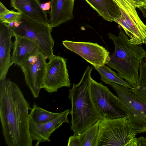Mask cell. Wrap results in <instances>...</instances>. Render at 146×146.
Instances as JSON below:
<instances>
[{
  "label": "cell",
  "mask_w": 146,
  "mask_h": 146,
  "mask_svg": "<svg viewBox=\"0 0 146 146\" xmlns=\"http://www.w3.org/2000/svg\"><path fill=\"white\" fill-rule=\"evenodd\" d=\"M66 61L62 57L55 55L49 60L41 88L51 93L62 87L71 86Z\"/></svg>",
  "instance_id": "9"
},
{
  "label": "cell",
  "mask_w": 146,
  "mask_h": 146,
  "mask_svg": "<svg viewBox=\"0 0 146 146\" xmlns=\"http://www.w3.org/2000/svg\"><path fill=\"white\" fill-rule=\"evenodd\" d=\"M145 139H146V137H145Z\"/></svg>",
  "instance_id": "30"
},
{
  "label": "cell",
  "mask_w": 146,
  "mask_h": 146,
  "mask_svg": "<svg viewBox=\"0 0 146 146\" xmlns=\"http://www.w3.org/2000/svg\"><path fill=\"white\" fill-rule=\"evenodd\" d=\"M93 68L88 66L80 82L77 84L74 83L69 90L68 98L71 105V129L75 135H79L104 117L95 106L91 96L90 82Z\"/></svg>",
  "instance_id": "3"
},
{
  "label": "cell",
  "mask_w": 146,
  "mask_h": 146,
  "mask_svg": "<svg viewBox=\"0 0 146 146\" xmlns=\"http://www.w3.org/2000/svg\"><path fill=\"white\" fill-rule=\"evenodd\" d=\"M106 21L112 22L120 17L119 8L113 0H85Z\"/></svg>",
  "instance_id": "17"
},
{
  "label": "cell",
  "mask_w": 146,
  "mask_h": 146,
  "mask_svg": "<svg viewBox=\"0 0 146 146\" xmlns=\"http://www.w3.org/2000/svg\"><path fill=\"white\" fill-rule=\"evenodd\" d=\"M10 10L7 9L1 2L0 3V16L3 15L9 12Z\"/></svg>",
  "instance_id": "25"
},
{
  "label": "cell",
  "mask_w": 146,
  "mask_h": 146,
  "mask_svg": "<svg viewBox=\"0 0 146 146\" xmlns=\"http://www.w3.org/2000/svg\"><path fill=\"white\" fill-rule=\"evenodd\" d=\"M145 43L146 45V41H145Z\"/></svg>",
  "instance_id": "29"
},
{
  "label": "cell",
  "mask_w": 146,
  "mask_h": 146,
  "mask_svg": "<svg viewBox=\"0 0 146 146\" xmlns=\"http://www.w3.org/2000/svg\"><path fill=\"white\" fill-rule=\"evenodd\" d=\"M67 145L68 146H81L79 135H74L70 137Z\"/></svg>",
  "instance_id": "23"
},
{
  "label": "cell",
  "mask_w": 146,
  "mask_h": 146,
  "mask_svg": "<svg viewBox=\"0 0 146 146\" xmlns=\"http://www.w3.org/2000/svg\"><path fill=\"white\" fill-rule=\"evenodd\" d=\"M11 5L36 21L49 24L47 13L42 9L39 0H11Z\"/></svg>",
  "instance_id": "16"
},
{
  "label": "cell",
  "mask_w": 146,
  "mask_h": 146,
  "mask_svg": "<svg viewBox=\"0 0 146 146\" xmlns=\"http://www.w3.org/2000/svg\"><path fill=\"white\" fill-rule=\"evenodd\" d=\"M144 4V5L143 7L144 8L146 9V0H140Z\"/></svg>",
  "instance_id": "27"
},
{
  "label": "cell",
  "mask_w": 146,
  "mask_h": 146,
  "mask_svg": "<svg viewBox=\"0 0 146 146\" xmlns=\"http://www.w3.org/2000/svg\"><path fill=\"white\" fill-rule=\"evenodd\" d=\"M13 36L26 37L35 43L49 60L54 55V42L51 36L52 28L50 24L36 21L22 13L18 23H13L11 27Z\"/></svg>",
  "instance_id": "5"
},
{
  "label": "cell",
  "mask_w": 146,
  "mask_h": 146,
  "mask_svg": "<svg viewBox=\"0 0 146 146\" xmlns=\"http://www.w3.org/2000/svg\"><path fill=\"white\" fill-rule=\"evenodd\" d=\"M29 114L30 119L39 124L51 121L58 117L61 112L55 113L49 111L38 106L35 102Z\"/></svg>",
  "instance_id": "19"
},
{
  "label": "cell",
  "mask_w": 146,
  "mask_h": 146,
  "mask_svg": "<svg viewBox=\"0 0 146 146\" xmlns=\"http://www.w3.org/2000/svg\"><path fill=\"white\" fill-rule=\"evenodd\" d=\"M90 89L95 106L104 117L110 118H128L117 97L102 83L97 82L91 77Z\"/></svg>",
  "instance_id": "8"
},
{
  "label": "cell",
  "mask_w": 146,
  "mask_h": 146,
  "mask_svg": "<svg viewBox=\"0 0 146 146\" xmlns=\"http://www.w3.org/2000/svg\"><path fill=\"white\" fill-rule=\"evenodd\" d=\"M116 92L118 98L127 114L128 121L137 133L146 132V103L132 89L111 83L109 84Z\"/></svg>",
  "instance_id": "6"
},
{
  "label": "cell",
  "mask_w": 146,
  "mask_h": 146,
  "mask_svg": "<svg viewBox=\"0 0 146 146\" xmlns=\"http://www.w3.org/2000/svg\"><path fill=\"white\" fill-rule=\"evenodd\" d=\"M119 6L120 17L114 21L123 29L131 43L140 45L146 40V25L139 16L136 8L127 0H113Z\"/></svg>",
  "instance_id": "7"
},
{
  "label": "cell",
  "mask_w": 146,
  "mask_h": 146,
  "mask_svg": "<svg viewBox=\"0 0 146 146\" xmlns=\"http://www.w3.org/2000/svg\"><path fill=\"white\" fill-rule=\"evenodd\" d=\"M137 134L127 118L104 117L99 121L96 146H134Z\"/></svg>",
  "instance_id": "4"
},
{
  "label": "cell",
  "mask_w": 146,
  "mask_h": 146,
  "mask_svg": "<svg viewBox=\"0 0 146 146\" xmlns=\"http://www.w3.org/2000/svg\"><path fill=\"white\" fill-rule=\"evenodd\" d=\"M14 36L15 40L13 43L11 63L12 64H14L21 67L30 57L41 51L39 46L31 40L16 35Z\"/></svg>",
  "instance_id": "14"
},
{
  "label": "cell",
  "mask_w": 146,
  "mask_h": 146,
  "mask_svg": "<svg viewBox=\"0 0 146 146\" xmlns=\"http://www.w3.org/2000/svg\"><path fill=\"white\" fill-rule=\"evenodd\" d=\"M50 3V1H49L43 4H41V7L44 11L49 10L51 7Z\"/></svg>",
  "instance_id": "26"
},
{
  "label": "cell",
  "mask_w": 146,
  "mask_h": 146,
  "mask_svg": "<svg viewBox=\"0 0 146 146\" xmlns=\"http://www.w3.org/2000/svg\"><path fill=\"white\" fill-rule=\"evenodd\" d=\"M100 121L87 128L79 135L81 146H96Z\"/></svg>",
  "instance_id": "21"
},
{
  "label": "cell",
  "mask_w": 146,
  "mask_h": 146,
  "mask_svg": "<svg viewBox=\"0 0 146 146\" xmlns=\"http://www.w3.org/2000/svg\"><path fill=\"white\" fill-rule=\"evenodd\" d=\"M30 109L17 84L9 79L0 80V118L8 146H32L29 132Z\"/></svg>",
  "instance_id": "1"
},
{
  "label": "cell",
  "mask_w": 146,
  "mask_h": 146,
  "mask_svg": "<svg viewBox=\"0 0 146 146\" xmlns=\"http://www.w3.org/2000/svg\"><path fill=\"white\" fill-rule=\"evenodd\" d=\"M94 68L100 74L101 80L105 84L108 85L114 83L127 88H133L126 81L119 77L117 73L105 64Z\"/></svg>",
  "instance_id": "18"
},
{
  "label": "cell",
  "mask_w": 146,
  "mask_h": 146,
  "mask_svg": "<svg viewBox=\"0 0 146 146\" xmlns=\"http://www.w3.org/2000/svg\"><path fill=\"white\" fill-rule=\"evenodd\" d=\"M136 8L144 6L143 3L140 0H127Z\"/></svg>",
  "instance_id": "24"
},
{
  "label": "cell",
  "mask_w": 146,
  "mask_h": 146,
  "mask_svg": "<svg viewBox=\"0 0 146 146\" xmlns=\"http://www.w3.org/2000/svg\"><path fill=\"white\" fill-rule=\"evenodd\" d=\"M118 29V36L111 33L108 34L115 49L110 54L106 64L115 70L119 77L134 88L139 81L138 72L143 58L146 57V51L141 45L131 43L120 27Z\"/></svg>",
  "instance_id": "2"
},
{
  "label": "cell",
  "mask_w": 146,
  "mask_h": 146,
  "mask_svg": "<svg viewBox=\"0 0 146 146\" xmlns=\"http://www.w3.org/2000/svg\"><path fill=\"white\" fill-rule=\"evenodd\" d=\"M62 44L67 49L79 55L94 68L105 65L109 56V52L97 43L65 40L62 41Z\"/></svg>",
  "instance_id": "11"
},
{
  "label": "cell",
  "mask_w": 146,
  "mask_h": 146,
  "mask_svg": "<svg viewBox=\"0 0 146 146\" xmlns=\"http://www.w3.org/2000/svg\"><path fill=\"white\" fill-rule=\"evenodd\" d=\"M70 111V109L66 110L54 119L44 123H38L30 119L29 132L33 140L38 143L50 141L49 137L51 134L64 123H69L68 116Z\"/></svg>",
  "instance_id": "12"
},
{
  "label": "cell",
  "mask_w": 146,
  "mask_h": 146,
  "mask_svg": "<svg viewBox=\"0 0 146 146\" xmlns=\"http://www.w3.org/2000/svg\"><path fill=\"white\" fill-rule=\"evenodd\" d=\"M47 64L42 52L30 57L21 67L26 84L35 98L38 97L45 75Z\"/></svg>",
  "instance_id": "10"
},
{
  "label": "cell",
  "mask_w": 146,
  "mask_h": 146,
  "mask_svg": "<svg viewBox=\"0 0 146 146\" xmlns=\"http://www.w3.org/2000/svg\"><path fill=\"white\" fill-rule=\"evenodd\" d=\"M13 36L10 24L0 21V80L6 79L8 70L12 65L11 53Z\"/></svg>",
  "instance_id": "13"
},
{
  "label": "cell",
  "mask_w": 146,
  "mask_h": 146,
  "mask_svg": "<svg viewBox=\"0 0 146 146\" xmlns=\"http://www.w3.org/2000/svg\"><path fill=\"white\" fill-rule=\"evenodd\" d=\"M139 81L132 90L141 99L146 103V62L145 60L141 62L139 70Z\"/></svg>",
  "instance_id": "20"
},
{
  "label": "cell",
  "mask_w": 146,
  "mask_h": 146,
  "mask_svg": "<svg viewBox=\"0 0 146 146\" xmlns=\"http://www.w3.org/2000/svg\"><path fill=\"white\" fill-rule=\"evenodd\" d=\"M75 0H51L49 12V24L52 27H58L73 18Z\"/></svg>",
  "instance_id": "15"
},
{
  "label": "cell",
  "mask_w": 146,
  "mask_h": 146,
  "mask_svg": "<svg viewBox=\"0 0 146 146\" xmlns=\"http://www.w3.org/2000/svg\"><path fill=\"white\" fill-rule=\"evenodd\" d=\"M22 13L13 10L10 11L5 14L0 16V21L9 24L11 23H18L21 17Z\"/></svg>",
  "instance_id": "22"
},
{
  "label": "cell",
  "mask_w": 146,
  "mask_h": 146,
  "mask_svg": "<svg viewBox=\"0 0 146 146\" xmlns=\"http://www.w3.org/2000/svg\"><path fill=\"white\" fill-rule=\"evenodd\" d=\"M145 61L146 62V57L145 58Z\"/></svg>",
  "instance_id": "28"
}]
</instances>
